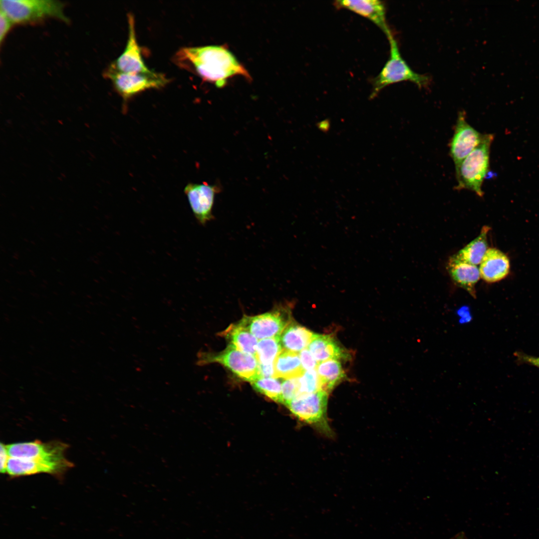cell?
<instances>
[{
  "mask_svg": "<svg viewBox=\"0 0 539 539\" xmlns=\"http://www.w3.org/2000/svg\"><path fill=\"white\" fill-rule=\"evenodd\" d=\"M174 60L179 66L195 71L219 88L235 76L251 79L247 70L224 45L184 47L177 52Z\"/></svg>",
  "mask_w": 539,
  "mask_h": 539,
  "instance_id": "6da1fadb",
  "label": "cell"
},
{
  "mask_svg": "<svg viewBox=\"0 0 539 539\" xmlns=\"http://www.w3.org/2000/svg\"><path fill=\"white\" fill-rule=\"evenodd\" d=\"M390 45V55L378 75L373 80L371 98L376 96L385 87L402 81H409L419 88L427 87L430 77L412 69L400 53L398 43L392 33L386 35Z\"/></svg>",
  "mask_w": 539,
  "mask_h": 539,
  "instance_id": "7a4b0ae2",
  "label": "cell"
},
{
  "mask_svg": "<svg viewBox=\"0 0 539 539\" xmlns=\"http://www.w3.org/2000/svg\"><path fill=\"white\" fill-rule=\"evenodd\" d=\"M494 137L483 135L480 143L455 166L457 184L455 189H466L483 196L482 185L489 167L490 149Z\"/></svg>",
  "mask_w": 539,
  "mask_h": 539,
  "instance_id": "3957f363",
  "label": "cell"
},
{
  "mask_svg": "<svg viewBox=\"0 0 539 539\" xmlns=\"http://www.w3.org/2000/svg\"><path fill=\"white\" fill-rule=\"evenodd\" d=\"M0 10L13 24L39 21L47 18L68 21L64 14V4L53 0H1Z\"/></svg>",
  "mask_w": 539,
  "mask_h": 539,
  "instance_id": "277c9868",
  "label": "cell"
},
{
  "mask_svg": "<svg viewBox=\"0 0 539 539\" xmlns=\"http://www.w3.org/2000/svg\"><path fill=\"white\" fill-rule=\"evenodd\" d=\"M198 365L219 363L228 368L240 378L250 382L261 378L256 357L243 352L229 344L218 353L200 352L198 354Z\"/></svg>",
  "mask_w": 539,
  "mask_h": 539,
  "instance_id": "5b68a950",
  "label": "cell"
},
{
  "mask_svg": "<svg viewBox=\"0 0 539 539\" xmlns=\"http://www.w3.org/2000/svg\"><path fill=\"white\" fill-rule=\"evenodd\" d=\"M328 393L323 390L300 395L285 404L299 420L308 424L327 436L332 430L327 417Z\"/></svg>",
  "mask_w": 539,
  "mask_h": 539,
  "instance_id": "8992f818",
  "label": "cell"
},
{
  "mask_svg": "<svg viewBox=\"0 0 539 539\" xmlns=\"http://www.w3.org/2000/svg\"><path fill=\"white\" fill-rule=\"evenodd\" d=\"M67 447L60 442L43 443L38 440L6 445L10 457L36 460L68 469L72 467V463L64 455Z\"/></svg>",
  "mask_w": 539,
  "mask_h": 539,
  "instance_id": "52a82bcc",
  "label": "cell"
},
{
  "mask_svg": "<svg viewBox=\"0 0 539 539\" xmlns=\"http://www.w3.org/2000/svg\"><path fill=\"white\" fill-rule=\"evenodd\" d=\"M290 304L276 305L271 311L254 316L245 315L240 321L257 339L279 336L292 322Z\"/></svg>",
  "mask_w": 539,
  "mask_h": 539,
  "instance_id": "ba28073f",
  "label": "cell"
},
{
  "mask_svg": "<svg viewBox=\"0 0 539 539\" xmlns=\"http://www.w3.org/2000/svg\"><path fill=\"white\" fill-rule=\"evenodd\" d=\"M105 75L112 81L125 102L141 92L162 88L169 82L164 74L154 71L150 73H127L109 67Z\"/></svg>",
  "mask_w": 539,
  "mask_h": 539,
  "instance_id": "9c48e42d",
  "label": "cell"
},
{
  "mask_svg": "<svg viewBox=\"0 0 539 539\" xmlns=\"http://www.w3.org/2000/svg\"><path fill=\"white\" fill-rule=\"evenodd\" d=\"M218 184L189 183L184 188L189 205L198 221L205 225L214 218L213 209L215 196L220 191Z\"/></svg>",
  "mask_w": 539,
  "mask_h": 539,
  "instance_id": "30bf717a",
  "label": "cell"
},
{
  "mask_svg": "<svg viewBox=\"0 0 539 539\" xmlns=\"http://www.w3.org/2000/svg\"><path fill=\"white\" fill-rule=\"evenodd\" d=\"M483 135L470 125L464 111L459 113L453 135L449 143L450 155L459 165L480 143Z\"/></svg>",
  "mask_w": 539,
  "mask_h": 539,
  "instance_id": "8fae6325",
  "label": "cell"
},
{
  "mask_svg": "<svg viewBox=\"0 0 539 539\" xmlns=\"http://www.w3.org/2000/svg\"><path fill=\"white\" fill-rule=\"evenodd\" d=\"M128 36L126 47L122 54L110 67L127 73H150L153 72L145 65L137 40L135 19L131 13L128 14Z\"/></svg>",
  "mask_w": 539,
  "mask_h": 539,
  "instance_id": "7c38bea8",
  "label": "cell"
},
{
  "mask_svg": "<svg viewBox=\"0 0 539 539\" xmlns=\"http://www.w3.org/2000/svg\"><path fill=\"white\" fill-rule=\"evenodd\" d=\"M333 5L337 8H344L354 12L372 21L386 34L391 32L386 21V7L383 1L378 0H336Z\"/></svg>",
  "mask_w": 539,
  "mask_h": 539,
  "instance_id": "4fadbf2b",
  "label": "cell"
},
{
  "mask_svg": "<svg viewBox=\"0 0 539 539\" xmlns=\"http://www.w3.org/2000/svg\"><path fill=\"white\" fill-rule=\"evenodd\" d=\"M307 348L318 363L329 359L347 360L350 357L347 350L330 335L314 333Z\"/></svg>",
  "mask_w": 539,
  "mask_h": 539,
  "instance_id": "5bb4252c",
  "label": "cell"
},
{
  "mask_svg": "<svg viewBox=\"0 0 539 539\" xmlns=\"http://www.w3.org/2000/svg\"><path fill=\"white\" fill-rule=\"evenodd\" d=\"M510 270V262L507 256L495 248H489L480 264L481 277L488 282H494L505 278Z\"/></svg>",
  "mask_w": 539,
  "mask_h": 539,
  "instance_id": "9a60e30c",
  "label": "cell"
},
{
  "mask_svg": "<svg viewBox=\"0 0 539 539\" xmlns=\"http://www.w3.org/2000/svg\"><path fill=\"white\" fill-rule=\"evenodd\" d=\"M447 267L449 273L455 284L475 298V285L481 277L477 266L452 257L449 259Z\"/></svg>",
  "mask_w": 539,
  "mask_h": 539,
  "instance_id": "2e32d148",
  "label": "cell"
},
{
  "mask_svg": "<svg viewBox=\"0 0 539 539\" xmlns=\"http://www.w3.org/2000/svg\"><path fill=\"white\" fill-rule=\"evenodd\" d=\"M67 470L59 465L40 461L9 457L6 472L11 476L30 475L40 473L59 475Z\"/></svg>",
  "mask_w": 539,
  "mask_h": 539,
  "instance_id": "e0dca14e",
  "label": "cell"
},
{
  "mask_svg": "<svg viewBox=\"0 0 539 539\" xmlns=\"http://www.w3.org/2000/svg\"><path fill=\"white\" fill-rule=\"evenodd\" d=\"M315 333L294 322H291L279 336L282 349L299 353L307 348Z\"/></svg>",
  "mask_w": 539,
  "mask_h": 539,
  "instance_id": "ac0fdd59",
  "label": "cell"
},
{
  "mask_svg": "<svg viewBox=\"0 0 539 539\" xmlns=\"http://www.w3.org/2000/svg\"><path fill=\"white\" fill-rule=\"evenodd\" d=\"M273 378L292 379L300 377L305 370L302 367L299 353L282 349L274 361Z\"/></svg>",
  "mask_w": 539,
  "mask_h": 539,
  "instance_id": "d6986e66",
  "label": "cell"
},
{
  "mask_svg": "<svg viewBox=\"0 0 539 539\" xmlns=\"http://www.w3.org/2000/svg\"><path fill=\"white\" fill-rule=\"evenodd\" d=\"M222 335L238 349L256 356L257 338L240 321L231 324Z\"/></svg>",
  "mask_w": 539,
  "mask_h": 539,
  "instance_id": "ffe728a7",
  "label": "cell"
},
{
  "mask_svg": "<svg viewBox=\"0 0 539 539\" xmlns=\"http://www.w3.org/2000/svg\"><path fill=\"white\" fill-rule=\"evenodd\" d=\"M484 226L480 235L452 256L455 259L477 266L480 264L488 249L487 234L490 230Z\"/></svg>",
  "mask_w": 539,
  "mask_h": 539,
  "instance_id": "44dd1931",
  "label": "cell"
},
{
  "mask_svg": "<svg viewBox=\"0 0 539 539\" xmlns=\"http://www.w3.org/2000/svg\"><path fill=\"white\" fill-rule=\"evenodd\" d=\"M316 370L321 390L328 393L346 377L341 363L336 359H329L319 362Z\"/></svg>",
  "mask_w": 539,
  "mask_h": 539,
  "instance_id": "7402d4cb",
  "label": "cell"
},
{
  "mask_svg": "<svg viewBox=\"0 0 539 539\" xmlns=\"http://www.w3.org/2000/svg\"><path fill=\"white\" fill-rule=\"evenodd\" d=\"M279 336L263 339L258 342L255 357L259 364L274 363L282 349Z\"/></svg>",
  "mask_w": 539,
  "mask_h": 539,
  "instance_id": "603a6c76",
  "label": "cell"
},
{
  "mask_svg": "<svg viewBox=\"0 0 539 539\" xmlns=\"http://www.w3.org/2000/svg\"><path fill=\"white\" fill-rule=\"evenodd\" d=\"M257 391L270 399L282 403L281 383L275 378H260L251 382Z\"/></svg>",
  "mask_w": 539,
  "mask_h": 539,
  "instance_id": "cb8c5ba5",
  "label": "cell"
},
{
  "mask_svg": "<svg viewBox=\"0 0 539 539\" xmlns=\"http://www.w3.org/2000/svg\"><path fill=\"white\" fill-rule=\"evenodd\" d=\"M298 381L300 395L322 390L316 369L305 371L303 374L298 377Z\"/></svg>",
  "mask_w": 539,
  "mask_h": 539,
  "instance_id": "d4e9b609",
  "label": "cell"
},
{
  "mask_svg": "<svg viewBox=\"0 0 539 539\" xmlns=\"http://www.w3.org/2000/svg\"><path fill=\"white\" fill-rule=\"evenodd\" d=\"M282 403L285 405L300 395L298 378L284 379L281 383Z\"/></svg>",
  "mask_w": 539,
  "mask_h": 539,
  "instance_id": "484cf974",
  "label": "cell"
},
{
  "mask_svg": "<svg viewBox=\"0 0 539 539\" xmlns=\"http://www.w3.org/2000/svg\"><path fill=\"white\" fill-rule=\"evenodd\" d=\"M299 355L302 367L305 371L316 369L318 362L307 348L301 351Z\"/></svg>",
  "mask_w": 539,
  "mask_h": 539,
  "instance_id": "4316f807",
  "label": "cell"
},
{
  "mask_svg": "<svg viewBox=\"0 0 539 539\" xmlns=\"http://www.w3.org/2000/svg\"><path fill=\"white\" fill-rule=\"evenodd\" d=\"M13 23L2 10H0V41L1 43Z\"/></svg>",
  "mask_w": 539,
  "mask_h": 539,
  "instance_id": "83f0119b",
  "label": "cell"
},
{
  "mask_svg": "<svg viewBox=\"0 0 539 539\" xmlns=\"http://www.w3.org/2000/svg\"><path fill=\"white\" fill-rule=\"evenodd\" d=\"M259 368L261 378L273 377L274 363L263 364L259 363Z\"/></svg>",
  "mask_w": 539,
  "mask_h": 539,
  "instance_id": "f1b7e54d",
  "label": "cell"
},
{
  "mask_svg": "<svg viewBox=\"0 0 539 539\" xmlns=\"http://www.w3.org/2000/svg\"><path fill=\"white\" fill-rule=\"evenodd\" d=\"M0 472L5 473L6 472L7 463L9 458V456L6 448V445H4L2 443H0Z\"/></svg>",
  "mask_w": 539,
  "mask_h": 539,
  "instance_id": "f546056e",
  "label": "cell"
},
{
  "mask_svg": "<svg viewBox=\"0 0 539 539\" xmlns=\"http://www.w3.org/2000/svg\"><path fill=\"white\" fill-rule=\"evenodd\" d=\"M520 359L527 363L536 366L539 368V357L530 356L527 355H519Z\"/></svg>",
  "mask_w": 539,
  "mask_h": 539,
  "instance_id": "4dcf8cb0",
  "label": "cell"
},
{
  "mask_svg": "<svg viewBox=\"0 0 539 539\" xmlns=\"http://www.w3.org/2000/svg\"><path fill=\"white\" fill-rule=\"evenodd\" d=\"M452 539H467V538L463 534H460L455 536Z\"/></svg>",
  "mask_w": 539,
  "mask_h": 539,
  "instance_id": "1f68e13d",
  "label": "cell"
}]
</instances>
